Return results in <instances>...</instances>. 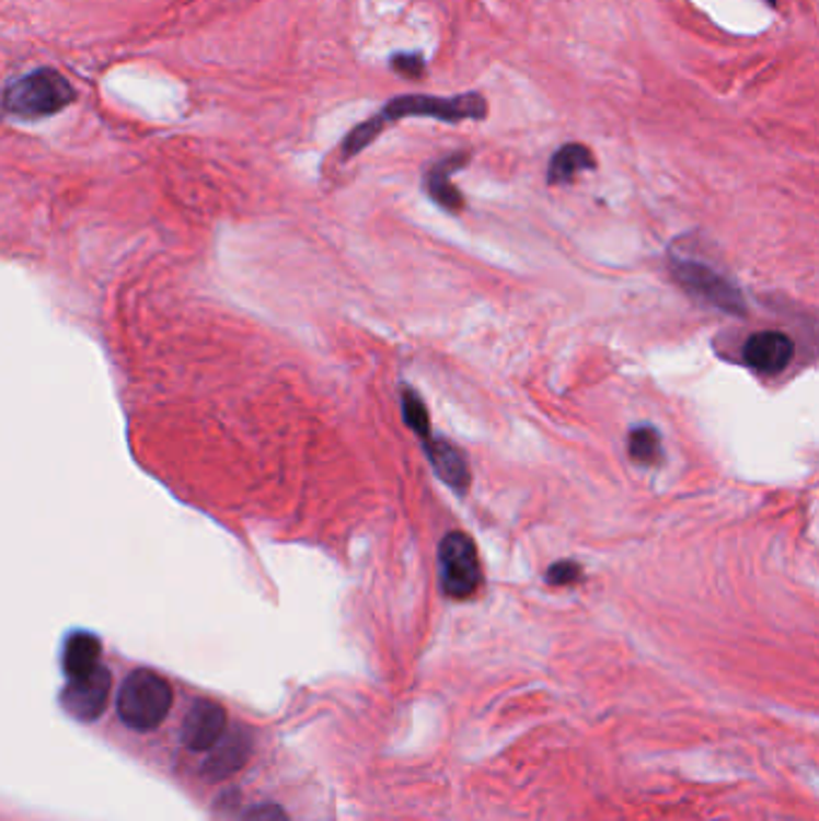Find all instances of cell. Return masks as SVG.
<instances>
[{
	"mask_svg": "<svg viewBox=\"0 0 819 821\" xmlns=\"http://www.w3.org/2000/svg\"><path fill=\"white\" fill-rule=\"evenodd\" d=\"M442 589L450 599H471L481 587V565L476 543L466 533L452 531L440 543Z\"/></svg>",
	"mask_w": 819,
	"mask_h": 821,
	"instance_id": "obj_5",
	"label": "cell"
},
{
	"mask_svg": "<svg viewBox=\"0 0 819 821\" xmlns=\"http://www.w3.org/2000/svg\"><path fill=\"white\" fill-rule=\"evenodd\" d=\"M99 658H102V641H99L94 634L74 632L66 639L64 670H66V675L70 680L86 675L96 666H102V663H99Z\"/></svg>",
	"mask_w": 819,
	"mask_h": 821,
	"instance_id": "obj_13",
	"label": "cell"
},
{
	"mask_svg": "<svg viewBox=\"0 0 819 821\" xmlns=\"http://www.w3.org/2000/svg\"><path fill=\"white\" fill-rule=\"evenodd\" d=\"M390 68L406 80H420L426 74V58L418 51H396L390 56Z\"/></svg>",
	"mask_w": 819,
	"mask_h": 821,
	"instance_id": "obj_16",
	"label": "cell"
},
{
	"mask_svg": "<svg viewBox=\"0 0 819 821\" xmlns=\"http://www.w3.org/2000/svg\"><path fill=\"white\" fill-rule=\"evenodd\" d=\"M227 730V712L212 699H197L185 714L181 740L193 752H207Z\"/></svg>",
	"mask_w": 819,
	"mask_h": 821,
	"instance_id": "obj_8",
	"label": "cell"
},
{
	"mask_svg": "<svg viewBox=\"0 0 819 821\" xmlns=\"http://www.w3.org/2000/svg\"><path fill=\"white\" fill-rule=\"evenodd\" d=\"M171 704V684L154 670H132L118 690V718L138 732L157 730L164 724Z\"/></svg>",
	"mask_w": 819,
	"mask_h": 821,
	"instance_id": "obj_3",
	"label": "cell"
},
{
	"mask_svg": "<svg viewBox=\"0 0 819 821\" xmlns=\"http://www.w3.org/2000/svg\"><path fill=\"white\" fill-rule=\"evenodd\" d=\"M402 410H404V420L406 426L412 428L420 440L428 438L430 432V416H428V408L424 404V400L412 390V388H404L402 390Z\"/></svg>",
	"mask_w": 819,
	"mask_h": 821,
	"instance_id": "obj_15",
	"label": "cell"
},
{
	"mask_svg": "<svg viewBox=\"0 0 819 821\" xmlns=\"http://www.w3.org/2000/svg\"><path fill=\"white\" fill-rule=\"evenodd\" d=\"M627 452L642 466H656L664 462L661 435L651 426H637L627 438Z\"/></svg>",
	"mask_w": 819,
	"mask_h": 821,
	"instance_id": "obj_14",
	"label": "cell"
},
{
	"mask_svg": "<svg viewBox=\"0 0 819 821\" xmlns=\"http://www.w3.org/2000/svg\"><path fill=\"white\" fill-rule=\"evenodd\" d=\"M241 821H289V817L279 805L263 802V805L253 807V810H247Z\"/></svg>",
	"mask_w": 819,
	"mask_h": 821,
	"instance_id": "obj_18",
	"label": "cell"
},
{
	"mask_svg": "<svg viewBox=\"0 0 819 821\" xmlns=\"http://www.w3.org/2000/svg\"><path fill=\"white\" fill-rule=\"evenodd\" d=\"M424 450L438 478L450 485L452 490L464 495L471 485V471L466 464V456L459 452V447L442 438H436V435H428V438H424Z\"/></svg>",
	"mask_w": 819,
	"mask_h": 821,
	"instance_id": "obj_11",
	"label": "cell"
},
{
	"mask_svg": "<svg viewBox=\"0 0 819 821\" xmlns=\"http://www.w3.org/2000/svg\"><path fill=\"white\" fill-rule=\"evenodd\" d=\"M74 86L56 68H36L10 82L3 90L0 106L8 116L20 120L51 118L74 102Z\"/></svg>",
	"mask_w": 819,
	"mask_h": 821,
	"instance_id": "obj_2",
	"label": "cell"
},
{
	"mask_svg": "<svg viewBox=\"0 0 819 821\" xmlns=\"http://www.w3.org/2000/svg\"><path fill=\"white\" fill-rule=\"evenodd\" d=\"M742 356L745 363L757 372H762V375H778V372H784L791 366L793 356H796V344H793L788 334L778 329L757 332L745 342Z\"/></svg>",
	"mask_w": 819,
	"mask_h": 821,
	"instance_id": "obj_7",
	"label": "cell"
},
{
	"mask_svg": "<svg viewBox=\"0 0 819 821\" xmlns=\"http://www.w3.org/2000/svg\"><path fill=\"white\" fill-rule=\"evenodd\" d=\"M209 756L205 762V774L209 778H227L235 771H241L253 752V740L245 728L223 730V736L215 742V748L207 750Z\"/></svg>",
	"mask_w": 819,
	"mask_h": 821,
	"instance_id": "obj_9",
	"label": "cell"
},
{
	"mask_svg": "<svg viewBox=\"0 0 819 821\" xmlns=\"http://www.w3.org/2000/svg\"><path fill=\"white\" fill-rule=\"evenodd\" d=\"M581 577H585V571L573 559H561V563L551 565V569L545 571V581L551 587H575V583L581 581Z\"/></svg>",
	"mask_w": 819,
	"mask_h": 821,
	"instance_id": "obj_17",
	"label": "cell"
},
{
	"mask_svg": "<svg viewBox=\"0 0 819 821\" xmlns=\"http://www.w3.org/2000/svg\"><path fill=\"white\" fill-rule=\"evenodd\" d=\"M469 161H471V152H454V154L442 157L426 171V190L432 203L440 205L447 211L464 209V195L459 193V188L452 183V176L459 169H464Z\"/></svg>",
	"mask_w": 819,
	"mask_h": 821,
	"instance_id": "obj_10",
	"label": "cell"
},
{
	"mask_svg": "<svg viewBox=\"0 0 819 821\" xmlns=\"http://www.w3.org/2000/svg\"><path fill=\"white\" fill-rule=\"evenodd\" d=\"M111 694V673L104 666H96L86 675L72 678L64 694H60V704L66 706V712L78 720H94L102 716L104 706Z\"/></svg>",
	"mask_w": 819,
	"mask_h": 821,
	"instance_id": "obj_6",
	"label": "cell"
},
{
	"mask_svg": "<svg viewBox=\"0 0 819 821\" xmlns=\"http://www.w3.org/2000/svg\"><path fill=\"white\" fill-rule=\"evenodd\" d=\"M404 118H432L442 123L486 120L488 99L481 92H464L457 96H430V94L394 96L378 111L376 116L358 123V126L351 128V132L344 137L342 157L351 159L356 154H361L368 144L378 140L384 128Z\"/></svg>",
	"mask_w": 819,
	"mask_h": 821,
	"instance_id": "obj_1",
	"label": "cell"
},
{
	"mask_svg": "<svg viewBox=\"0 0 819 821\" xmlns=\"http://www.w3.org/2000/svg\"><path fill=\"white\" fill-rule=\"evenodd\" d=\"M593 169H596V159L591 149L587 144L569 142V144H563L551 157L545 181H549V185H565V183H573L577 178V173L593 171Z\"/></svg>",
	"mask_w": 819,
	"mask_h": 821,
	"instance_id": "obj_12",
	"label": "cell"
},
{
	"mask_svg": "<svg viewBox=\"0 0 819 821\" xmlns=\"http://www.w3.org/2000/svg\"><path fill=\"white\" fill-rule=\"evenodd\" d=\"M766 3H769V5H776V0H766Z\"/></svg>",
	"mask_w": 819,
	"mask_h": 821,
	"instance_id": "obj_19",
	"label": "cell"
},
{
	"mask_svg": "<svg viewBox=\"0 0 819 821\" xmlns=\"http://www.w3.org/2000/svg\"><path fill=\"white\" fill-rule=\"evenodd\" d=\"M673 279L685 289L690 296L700 298L702 303L712 305L716 310H724V313L730 315H745V301L738 286L726 279L724 274H718L710 265L697 263V259H688L680 257L673 259Z\"/></svg>",
	"mask_w": 819,
	"mask_h": 821,
	"instance_id": "obj_4",
	"label": "cell"
}]
</instances>
